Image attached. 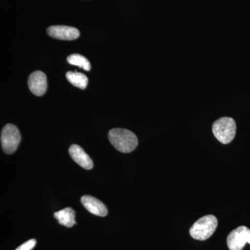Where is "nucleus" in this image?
<instances>
[{
	"label": "nucleus",
	"mask_w": 250,
	"mask_h": 250,
	"mask_svg": "<svg viewBox=\"0 0 250 250\" xmlns=\"http://www.w3.org/2000/svg\"><path fill=\"white\" fill-rule=\"evenodd\" d=\"M108 136L112 146L121 152H131L139 144L136 135L129 130L116 128L108 132Z\"/></svg>",
	"instance_id": "nucleus-1"
},
{
	"label": "nucleus",
	"mask_w": 250,
	"mask_h": 250,
	"mask_svg": "<svg viewBox=\"0 0 250 250\" xmlns=\"http://www.w3.org/2000/svg\"><path fill=\"white\" fill-rule=\"evenodd\" d=\"M217 227L216 217L213 215H205L192 225L190 229V234L194 239L205 241L213 234Z\"/></svg>",
	"instance_id": "nucleus-2"
},
{
	"label": "nucleus",
	"mask_w": 250,
	"mask_h": 250,
	"mask_svg": "<svg viewBox=\"0 0 250 250\" xmlns=\"http://www.w3.org/2000/svg\"><path fill=\"white\" fill-rule=\"evenodd\" d=\"M212 130L218 141L223 144H228L233 141L236 136V123L233 118L223 117L213 123Z\"/></svg>",
	"instance_id": "nucleus-3"
},
{
	"label": "nucleus",
	"mask_w": 250,
	"mask_h": 250,
	"mask_svg": "<svg viewBox=\"0 0 250 250\" xmlns=\"http://www.w3.org/2000/svg\"><path fill=\"white\" fill-rule=\"evenodd\" d=\"M21 141V134L19 130L15 125H6L1 130V148L6 154H12L16 152Z\"/></svg>",
	"instance_id": "nucleus-4"
},
{
	"label": "nucleus",
	"mask_w": 250,
	"mask_h": 250,
	"mask_svg": "<svg viewBox=\"0 0 250 250\" xmlns=\"http://www.w3.org/2000/svg\"><path fill=\"white\" fill-rule=\"evenodd\" d=\"M227 243L230 250H242L246 243L250 244V229L245 226L238 227L229 234Z\"/></svg>",
	"instance_id": "nucleus-5"
},
{
	"label": "nucleus",
	"mask_w": 250,
	"mask_h": 250,
	"mask_svg": "<svg viewBox=\"0 0 250 250\" xmlns=\"http://www.w3.org/2000/svg\"><path fill=\"white\" fill-rule=\"evenodd\" d=\"M47 32L50 37L59 39V40H75L80 36L78 29L75 27H68V26H50L47 29Z\"/></svg>",
	"instance_id": "nucleus-6"
},
{
	"label": "nucleus",
	"mask_w": 250,
	"mask_h": 250,
	"mask_svg": "<svg viewBox=\"0 0 250 250\" xmlns=\"http://www.w3.org/2000/svg\"><path fill=\"white\" fill-rule=\"evenodd\" d=\"M28 85L31 93L36 96H42L47 91V82L45 74L35 71L29 75Z\"/></svg>",
	"instance_id": "nucleus-7"
},
{
	"label": "nucleus",
	"mask_w": 250,
	"mask_h": 250,
	"mask_svg": "<svg viewBox=\"0 0 250 250\" xmlns=\"http://www.w3.org/2000/svg\"><path fill=\"white\" fill-rule=\"evenodd\" d=\"M81 202L92 214L101 217L106 216L108 214L106 206L95 197L84 195L81 198Z\"/></svg>",
	"instance_id": "nucleus-8"
},
{
	"label": "nucleus",
	"mask_w": 250,
	"mask_h": 250,
	"mask_svg": "<svg viewBox=\"0 0 250 250\" xmlns=\"http://www.w3.org/2000/svg\"><path fill=\"white\" fill-rule=\"evenodd\" d=\"M69 154L78 165L85 169L90 170L93 167V162L89 156L85 153L83 148L78 145H72L69 149Z\"/></svg>",
	"instance_id": "nucleus-9"
},
{
	"label": "nucleus",
	"mask_w": 250,
	"mask_h": 250,
	"mask_svg": "<svg viewBox=\"0 0 250 250\" xmlns=\"http://www.w3.org/2000/svg\"><path fill=\"white\" fill-rule=\"evenodd\" d=\"M54 218L58 220L59 223L66 228H72L76 225L75 221V212L70 207L64 208L54 213Z\"/></svg>",
	"instance_id": "nucleus-10"
},
{
	"label": "nucleus",
	"mask_w": 250,
	"mask_h": 250,
	"mask_svg": "<svg viewBox=\"0 0 250 250\" xmlns=\"http://www.w3.org/2000/svg\"><path fill=\"white\" fill-rule=\"evenodd\" d=\"M66 79L72 85L81 89H85L88 85V77L83 73L77 72H67L65 75Z\"/></svg>",
	"instance_id": "nucleus-11"
},
{
	"label": "nucleus",
	"mask_w": 250,
	"mask_h": 250,
	"mask_svg": "<svg viewBox=\"0 0 250 250\" xmlns=\"http://www.w3.org/2000/svg\"><path fill=\"white\" fill-rule=\"evenodd\" d=\"M67 61L70 65L82 67L83 70H86V71H90V69H91V65H90L88 59L83 56L80 55V54H72V55L67 57Z\"/></svg>",
	"instance_id": "nucleus-12"
},
{
	"label": "nucleus",
	"mask_w": 250,
	"mask_h": 250,
	"mask_svg": "<svg viewBox=\"0 0 250 250\" xmlns=\"http://www.w3.org/2000/svg\"><path fill=\"white\" fill-rule=\"evenodd\" d=\"M36 241L35 239L29 240L26 243H23L21 246L18 247L16 250H31L35 247Z\"/></svg>",
	"instance_id": "nucleus-13"
}]
</instances>
